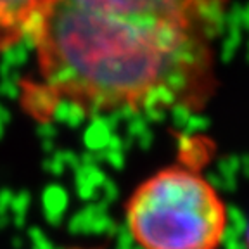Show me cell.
I'll list each match as a JSON object with an SVG mask.
<instances>
[{"label": "cell", "instance_id": "7a4b0ae2", "mask_svg": "<svg viewBox=\"0 0 249 249\" xmlns=\"http://www.w3.org/2000/svg\"><path fill=\"white\" fill-rule=\"evenodd\" d=\"M124 220L139 249H220L229 210L201 173L170 166L132 192L124 204Z\"/></svg>", "mask_w": 249, "mask_h": 249}, {"label": "cell", "instance_id": "277c9868", "mask_svg": "<svg viewBox=\"0 0 249 249\" xmlns=\"http://www.w3.org/2000/svg\"><path fill=\"white\" fill-rule=\"evenodd\" d=\"M244 249H249V223L246 227V232H244Z\"/></svg>", "mask_w": 249, "mask_h": 249}, {"label": "cell", "instance_id": "6da1fadb", "mask_svg": "<svg viewBox=\"0 0 249 249\" xmlns=\"http://www.w3.org/2000/svg\"><path fill=\"white\" fill-rule=\"evenodd\" d=\"M229 0H42L28 24L38 90L92 114L201 109Z\"/></svg>", "mask_w": 249, "mask_h": 249}, {"label": "cell", "instance_id": "3957f363", "mask_svg": "<svg viewBox=\"0 0 249 249\" xmlns=\"http://www.w3.org/2000/svg\"><path fill=\"white\" fill-rule=\"evenodd\" d=\"M42 0H0V52L26 36L28 24Z\"/></svg>", "mask_w": 249, "mask_h": 249}]
</instances>
